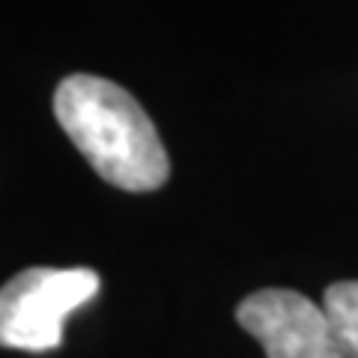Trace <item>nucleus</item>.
Wrapping results in <instances>:
<instances>
[{"mask_svg":"<svg viewBox=\"0 0 358 358\" xmlns=\"http://www.w3.org/2000/svg\"><path fill=\"white\" fill-rule=\"evenodd\" d=\"M99 287L102 278L84 266H33L18 272L0 293V343L24 352L57 350L66 317L96 299Z\"/></svg>","mask_w":358,"mask_h":358,"instance_id":"nucleus-2","label":"nucleus"},{"mask_svg":"<svg viewBox=\"0 0 358 358\" xmlns=\"http://www.w3.org/2000/svg\"><path fill=\"white\" fill-rule=\"evenodd\" d=\"M54 117L108 185L141 194L171 176V159L150 114L108 78L87 72L63 78L54 90Z\"/></svg>","mask_w":358,"mask_h":358,"instance_id":"nucleus-1","label":"nucleus"},{"mask_svg":"<svg viewBox=\"0 0 358 358\" xmlns=\"http://www.w3.org/2000/svg\"><path fill=\"white\" fill-rule=\"evenodd\" d=\"M322 308L343 346V355L358 358V281H334L322 293Z\"/></svg>","mask_w":358,"mask_h":358,"instance_id":"nucleus-4","label":"nucleus"},{"mask_svg":"<svg viewBox=\"0 0 358 358\" xmlns=\"http://www.w3.org/2000/svg\"><path fill=\"white\" fill-rule=\"evenodd\" d=\"M236 320L266 358H346L326 308L296 289H257L236 305Z\"/></svg>","mask_w":358,"mask_h":358,"instance_id":"nucleus-3","label":"nucleus"}]
</instances>
